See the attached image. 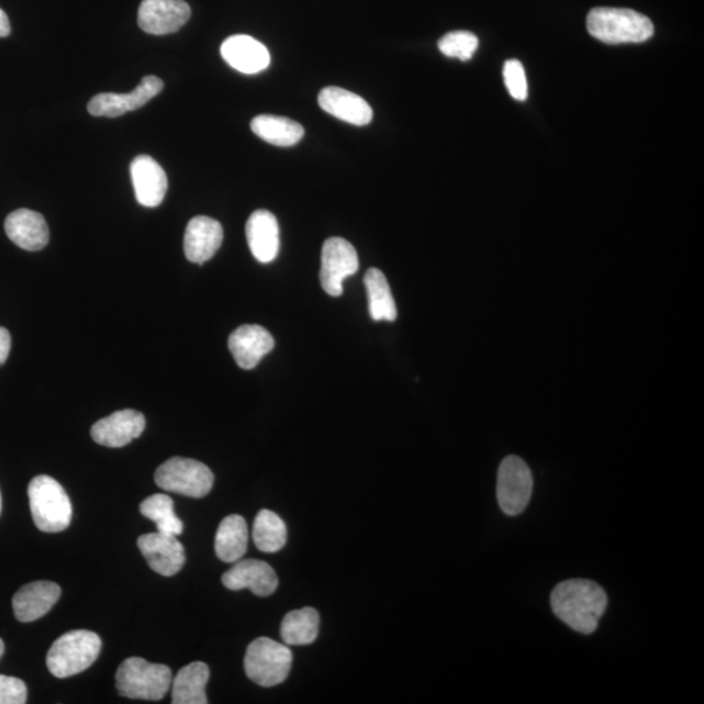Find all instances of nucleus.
<instances>
[{"instance_id": "4be33fe9", "label": "nucleus", "mask_w": 704, "mask_h": 704, "mask_svg": "<svg viewBox=\"0 0 704 704\" xmlns=\"http://www.w3.org/2000/svg\"><path fill=\"white\" fill-rule=\"evenodd\" d=\"M319 104L325 113L359 127L372 122L373 110L369 103L343 88H324L319 94Z\"/></svg>"}, {"instance_id": "c9c22d12", "label": "nucleus", "mask_w": 704, "mask_h": 704, "mask_svg": "<svg viewBox=\"0 0 704 704\" xmlns=\"http://www.w3.org/2000/svg\"><path fill=\"white\" fill-rule=\"evenodd\" d=\"M0 512H2V494H0Z\"/></svg>"}, {"instance_id": "1a4fd4ad", "label": "nucleus", "mask_w": 704, "mask_h": 704, "mask_svg": "<svg viewBox=\"0 0 704 704\" xmlns=\"http://www.w3.org/2000/svg\"><path fill=\"white\" fill-rule=\"evenodd\" d=\"M359 257L351 243L343 238H331L324 243L320 281L332 297L344 294V281L357 273Z\"/></svg>"}, {"instance_id": "9d476101", "label": "nucleus", "mask_w": 704, "mask_h": 704, "mask_svg": "<svg viewBox=\"0 0 704 704\" xmlns=\"http://www.w3.org/2000/svg\"><path fill=\"white\" fill-rule=\"evenodd\" d=\"M164 81L157 76H145L131 93H100L88 103L93 116L116 118L144 107L163 92Z\"/></svg>"}, {"instance_id": "6ab92c4d", "label": "nucleus", "mask_w": 704, "mask_h": 704, "mask_svg": "<svg viewBox=\"0 0 704 704\" xmlns=\"http://www.w3.org/2000/svg\"><path fill=\"white\" fill-rule=\"evenodd\" d=\"M247 242L255 259L261 264L276 260L280 253V225L273 213L256 211L250 214L246 225Z\"/></svg>"}, {"instance_id": "473e14b6", "label": "nucleus", "mask_w": 704, "mask_h": 704, "mask_svg": "<svg viewBox=\"0 0 704 704\" xmlns=\"http://www.w3.org/2000/svg\"><path fill=\"white\" fill-rule=\"evenodd\" d=\"M11 351V334L0 326V367L4 365Z\"/></svg>"}, {"instance_id": "7ed1b4c3", "label": "nucleus", "mask_w": 704, "mask_h": 704, "mask_svg": "<svg viewBox=\"0 0 704 704\" xmlns=\"http://www.w3.org/2000/svg\"><path fill=\"white\" fill-rule=\"evenodd\" d=\"M101 638L89 630H72L55 640L46 664L55 678L68 679L92 667L101 652Z\"/></svg>"}, {"instance_id": "c85d7f7f", "label": "nucleus", "mask_w": 704, "mask_h": 704, "mask_svg": "<svg viewBox=\"0 0 704 704\" xmlns=\"http://www.w3.org/2000/svg\"><path fill=\"white\" fill-rule=\"evenodd\" d=\"M141 512L144 517L155 522L158 533L174 536L183 533V522L177 517L172 500L166 494H153L145 499L141 505Z\"/></svg>"}, {"instance_id": "bb28decb", "label": "nucleus", "mask_w": 704, "mask_h": 704, "mask_svg": "<svg viewBox=\"0 0 704 704\" xmlns=\"http://www.w3.org/2000/svg\"><path fill=\"white\" fill-rule=\"evenodd\" d=\"M319 613L310 606L288 613L281 626L284 645L305 646L315 642L319 636Z\"/></svg>"}, {"instance_id": "f8f14e48", "label": "nucleus", "mask_w": 704, "mask_h": 704, "mask_svg": "<svg viewBox=\"0 0 704 704\" xmlns=\"http://www.w3.org/2000/svg\"><path fill=\"white\" fill-rule=\"evenodd\" d=\"M137 546L150 569L158 574L172 577L185 567V548L177 536L163 533L145 534L138 538Z\"/></svg>"}, {"instance_id": "9b49d317", "label": "nucleus", "mask_w": 704, "mask_h": 704, "mask_svg": "<svg viewBox=\"0 0 704 704\" xmlns=\"http://www.w3.org/2000/svg\"><path fill=\"white\" fill-rule=\"evenodd\" d=\"M191 18L185 0H143L138 7V26L155 36L176 33Z\"/></svg>"}, {"instance_id": "5701e85b", "label": "nucleus", "mask_w": 704, "mask_h": 704, "mask_svg": "<svg viewBox=\"0 0 704 704\" xmlns=\"http://www.w3.org/2000/svg\"><path fill=\"white\" fill-rule=\"evenodd\" d=\"M214 548L223 562L232 563L241 560L248 548L246 519L236 514L223 519L215 535Z\"/></svg>"}, {"instance_id": "2f4dec72", "label": "nucleus", "mask_w": 704, "mask_h": 704, "mask_svg": "<svg viewBox=\"0 0 704 704\" xmlns=\"http://www.w3.org/2000/svg\"><path fill=\"white\" fill-rule=\"evenodd\" d=\"M26 699L27 690L23 681L0 674V704H24Z\"/></svg>"}, {"instance_id": "20e7f679", "label": "nucleus", "mask_w": 704, "mask_h": 704, "mask_svg": "<svg viewBox=\"0 0 704 704\" xmlns=\"http://www.w3.org/2000/svg\"><path fill=\"white\" fill-rule=\"evenodd\" d=\"M34 525L42 533H62L71 525L72 505L57 480L40 476L27 488Z\"/></svg>"}, {"instance_id": "7c9ffc66", "label": "nucleus", "mask_w": 704, "mask_h": 704, "mask_svg": "<svg viewBox=\"0 0 704 704\" xmlns=\"http://www.w3.org/2000/svg\"><path fill=\"white\" fill-rule=\"evenodd\" d=\"M504 78L509 94L514 100L525 101L528 94L525 68L522 63L515 59L507 60L504 66Z\"/></svg>"}, {"instance_id": "4468645a", "label": "nucleus", "mask_w": 704, "mask_h": 704, "mask_svg": "<svg viewBox=\"0 0 704 704\" xmlns=\"http://www.w3.org/2000/svg\"><path fill=\"white\" fill-rule=\"evenodd\" d=\"M226 589H248L257 596H269L278 588V577L269 563L259 560H238L222 576Z\"/></svg>"}, {"instance_id": "72a5a7b5", "label": "nucleus", "mask_w": 704, "mask_h": 704, "mask_svg": "<svg viewBox=\"0 0 704 704\" xmlns=\"http://www.w3.org/2000/svg\"><path fill=\"white\" fill-rule=\"evenodd\" d=\"M11 23L7 13L0 9V38L10 36Z\"/></svg>"}, {"instance_id": "39448f33", "label": "nucleus", "mask_w": 704, "mask_h": 704, "mask_svg": "<svg viewBox=\"0 0 704 704\" xmlns=\"http://www.w3.org/2000/svg\"><path fill=\"white\" fill-rule=\"evenodd\" d=\"M172 684L169 667L142 658L124 660L116 672V689L131 700L161 701Z\"/></svg>"}, {"instance_id": "f03ea898", "label": "nucleus", "mask_w": 704, "mask_h": 704, "mask_svg": "<svg viewBox=\"0 0 704 704\" xmlns=\"http://www.w3.org/2000/svg\"><path fill=\"white\" fill-rule=\"evenodd\" d=\"M588 31L604 44H640L653 36V24L633 10L599 7L589 13Z\"/></svg>"}, {"instance_id": "cd10ccee", "label": "nucleus", "mask_w": 704, "mask_h": 704, "mask_svg": "<svg viewBox=\"0 0 704 704\" xmlns=\"http://www.w3.org/2000/svg\"><path fill=\"white\" fill-rule=\"evenodd\" d=\"M253 535L256 547L265 554L278 552L288 541L284 522L267 509L256 515Z\"/></svg>"}, {"instance_id": "2eb2a0df", "label": "nucleus", "mask_w": 704, "mask_h": 704, "mask_svg": "<svg viewBox=\"0 0 704 704\" xmlns=\"http://www.w3.org/2000/svg\"><path fill=\"white\" fill-rule=\"evenodd\" d=\"M130 170L138 204L146 208L161 205L167 192V177L156 159L137 156Z\"/></svg>"}, {"instance_id": "a878e982", "label": "nucleus", "mask_w": 704, "mask_h": 704, "mask_svg": "<svg viewBox=\"0 0 704 704\" xmlns=\"http://www.w3.org/2000/svg\"><path fill=\"white\" fill-rule=\"evenodd\" d=\"M365 283L368 295L369 315L375 322H395L396 305L385 275L372 268L367 271Z\"/></svg>"}, {"instance_id": "aec40b11", "label": "nucleus", "mask_w": 704, "mask_h": 704, "mask_svg": "<svg viewBox=\"0 0 704 704\" xmlns=\"http://www.w3.org/2000/svg\"><path fill=\"white\" fill-rule=\"evenodd\" d=\"M223 241L219 221L199 215L188 223L185 235V254L194 264H204L217 254Z\"/></svg>"}, {"instance_id": "b1692460", "label": "nucleus", "mask_w": 704, "mask_h": 704, "mask_svg": "<svg viewBox=\"0 0 704 704\" xmlns=\"http://www.w3.org/2000/svg\"><path fill=\"white\" fill-rule=\"evenodd\" d=\"M209 675V667L201 661L181 668L172 681V703L206 704L205 689Z\"/></svg>"}, {"instance_id": "f704fd0d", "label": "nucleus", "mask_w": 704, "mask_h": 704, "mask_svg": "<svg viewBox=\"0 0 704 704\" xmlns=\"http://www.w3.org/2000/svg\"><path fill=\"white\" fill-rule=\"evenodd\" d=\"M3 653H4V644H3V640L0 639V658L3 657Z\"/></svg>"}, {"instance_id": "dca6fc26", "label": "nucleus", "mask_w": 704, "mask_h": 704, "mask_svg": "<svg viewBox=\"0 0 704 704\" xmlns=\"http://www.w3.org/2000/svg\"><path fill=\"white\" fill-rule=\"evenodd\" d=\"M62 595L59 584L48 581L23 585L13 596V612L20 623H33L44 617Z\"/></svg>"}, {"instance_id": "c756f323", "label": "nucleus", "mask_w": 704, "mask_h": 704, "mask_svg": "<svg viewBox=\"0 0 704 704\" xmlns=\"http://www.w3.org/2000/svg\"><path fill=\"white\" fill-rule=\"evenodd\" d=\"M479 46V40L476 34L466 31H458L445 34L438 41V48L445 57L470 60L476 54Z\"/></svg>"}, {"instance_id": "423d86ee", "label": "nucleus", "mask_w": 704, "mask_h": 704, "mask_svg": "<svg viewBox=\"0 0 704 704\" xmlns=\"http://www.w3.org/2000/svg\"><path fill=\"white\" fill-rule=\"evenodd\" d=\"M292 653L288 645L259 638L247 648L244 669L249 680L262 688L282 684L291 671Z\"/></svg>"}, {"instance_id": "f3484780", "label": "nucleus", "mask_w": 704, "mask_h": 704, "mask_svg": "<svg viewBox=\"0 0 704 704\" xmlns=\"http://www.w3.org/2000/svg\"><path fill=\"white\" fill-rule=\"evenodd\" d=\"M221 55L230 67L246 75L259 74L270 66L268 48L246 34H236L223 42Z\"/></svg>"}, {"instance_id": "a211bd4d", "label": "nucleus", "mask_w": 704, "mask_h": 704, "mask_svg": "<svg viewBox=\"0 0 704 704\" xmlns=\"http://www.w3.org/2000/svg\"><path fill=\"white\" fill-rule=\"evenodd\" d=\"M228 348L243 369H254L275 348V338L260 325H243L228 338Z\"/></svg>"}, {"instance_id": "0eeeda50", "label": "nucleus", "mask_w": 704, "mask_h": 704, "mask_svg": "<svg viewBox=\"0 0 704 704\" xmlns=\"http://www.w3.org/2000/svg\"><path fill=\"white\" fill-rule=\"evenodd\" d=\"M156 483L164 491L202 499L212 491L214 476L204 463L190 458L174 457L159 466Z\"/></svg>"}, {"instance_id": "6e6552de", "label": "nucleus", "mask_w": 704, "mask_h": 704, "mask_svg": "<svg viewBox=\"0 0 704 704\" xmlns=\"http://www.w3.org/2000/svg\"><path fill=\"white\" fill-rule=\"evenodd\" d=\"M534 480L532 470L517 456H509L498 473V501L501 511L511 517L526 511L532 500Z\"/></svg>"}, {"instance_id": "f257e3e1", "label": "nucleus", "mask_w": 704, "mask_h": 704, "mask_svg": "<svg viewBox=\"0 0 704 704\" xmlns=\"http://www.w3.org/2000/svg\"><path fill=\"white\" fill-rule=\"evenodd\" d=\"M608 597L601 584L589 580H569L556 585L550 606L570 629L590 636L604 616Z\"/></svg>"}, {"instance_id": "393cba45", "label": "nucleus", "mask_w": 704, "mask_h": 704, "mask_svg": "<svg viewBox=\"0 0 704 704\" xmlns=\"http://www.w3.org/2000/svg\"><path fill=\"white\" fill-rule=\"evenodd\" d=\"M250 130L256 136L262 138L264 142L277 146L297 145L304 136V128L302 124L290 120V118L277 115H259L254 118L250 122Z\"/></svg>"}, {"instance_id": "412c9836", "label": "nucleus", "mask_w": 704, "mask_h": 704, "mask_svg": "<svg viewBox=\"0 0 704 704\" xmlns=\"http://www.w3.org/2000/svg\"><path fill=\"white\" fill-rule=\"evenodd\" d=\"M5 234L18 247L31 253L47 246L51 233L44 215L31 209H18L4 222Z\"/></svg>"}, {"instance_id": "ddd939ff", "label": "nucleus", "mask_w": 704, "mask_h": 704, "mask_svg": "<svg viewBox=\"0 0 704 704\" xmlns=\"http://www.w3.org/2000/svg\"><path fill=\"white\" fill-rule=\"evenodd\" d=\"M145 425L142 413L135 410H122L97 422L90 434L97 444L108 448H123L142 436Z\"/></svg>"}]
</instances>
